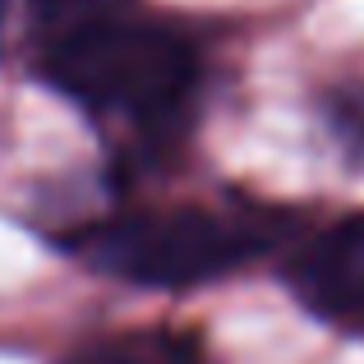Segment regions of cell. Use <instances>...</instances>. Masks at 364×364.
<instances>
[{"label": "cell", "mask_w": 364, "mask_h": 364, "mask_svg": "<svg viewBox=\"0 0 364 364\" xmlns=\"http://www.w3.org/2000/svg\"><path fill=\"white\" fill-rule=\"evenodd\" d=\"M5 9H9V0H0V28H5Z\"/></svg>", "instance_id": "obj_6"}, {"label": "cell", "mask_w": 364, "mask_h": 364, "mask_svg": "<svg viewBox=\"0 0 364 364\" xmlns=\"http://www.w3.org/2000/svg\"><path fill=\"white\" fill-rule=\"evenodd\" d=\"M286 235V217L263 208H157L79 231L70 249L88 267L148 291H194L254 263Z\"/></svg>", "instance_id": "obj_2"}, {"label": "cell", "mask_w": 364, "mask_h": 364, "mask_svg": "<svg viewBox=\"0 0 364 364\" xmlns=\"http://www.w3.org/2000/svg\"><path fill=\"white\" fill-rule=\"evenodd\" d=\"M286 282L314 318L364 332V213H346L314 231L291 254Z\"/></svg>", "instance_id": "obj_3"}, {"label": "cell", "mask_w": 364, "mask_h": 364, "mask_svg": "<svg viewBox=\"0 0 364 364\" xmlns=\"http://www.w3.org/2000/svg\"><path fill=\"white\" fill-rule=\"evenodd\" d=\"M323 116H328V129L341 143V152L364 166V83H337L323 97Z\"/></svg>", "instance_id": "obj_5"}, {"label": "cell", "mask_w": 364, "mask_h": 364, "mask_svg": "<svg viewBox=\"0 0 364 364\" xmlns=\"http://www.w3.org/2000/svg\"><path fill=\"white\" fill-rule=\"evenodd\" d=\"M65 364H208L198 337L176 328H139V332H120L107 337L97 346L70 355Z\"/></svg>", "instance_id": "obj_4"}, {"label": "cell", "mask_w": 364, "mask_h": 364, "mask_svg": "<svg viewBox=\"0 0 364 364\" xmlns=\"http://www.w3.org/2000/svg\"><path fill=\"white\" fill-rule=\"evenodd\" d=\"M33 51L55 92L134 124L148 157L189 129L198 51L139 0H33Z\"/></svg>", "instance_id": "obj_1"}]
</instances>
